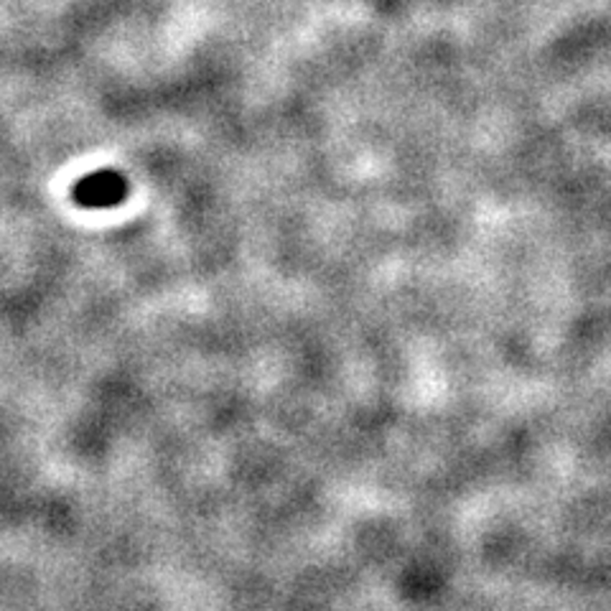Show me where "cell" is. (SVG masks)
Masks as SVG:
<instances>
[{
  "mask_svg": "<svg viewBox=\"0 0 611 611\" xmlns=\"http://www.w3.org/2000/svg\"><path fill=\"white\" fill-rule=\"evenodd\" d=\"M74 194L84 206H115L125 196V181L115 174H95L81 178Z\"/></svg>",
  "mask_w": 611,
  "mask_h": 611,
  "instance_id": "cell-1",
  "label": "cell"
}]
</instances>
